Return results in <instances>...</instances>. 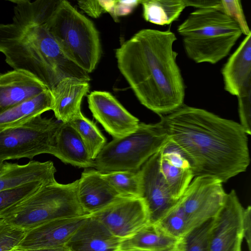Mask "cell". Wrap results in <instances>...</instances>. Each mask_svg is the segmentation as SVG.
<instances>
[{"label": "cell", "mask_w": 251, "mask_h": 251, "mask_svg": "<svg viewBox=\"0 0 251 251\" xmlns=\"http://www.w3.org/2000/svg\"><path fill=\"white\" fill-rule=\"evenodd\" d=\"M100 2L105 12L109 13L117 22L119 17L130 14L140 4L141 0H100Z\"/></svg>", "instance_id": "obj_33"}, {"label": "cell", "mask_w": 251, "mask_h": 251, "mask_svg": "<svg viewBox=\"0 0 251 251\" xmlns=\"http://www.w3.org/2000/svg\"><path fill=\"white\" fill-rule=\"evenodd\" d=\"M251 207L244 208L243 214L244 239H245L249 251H251Z\"/></svg>", "instance_id": "obj_36"}, {"label": "cell", "mask_w": 251, "mask_h": 251, "mask_svg": "<svg viewBox=\"0 0 251 251\" xmlns=\"http://www.w3.org/2000/svg\"><path fill=\"white\" fill-rule=\"evenodd\" d=\"M68 123L77 132L91 159L95 160L106 144V139L96 124L81 112L72 117Z\"/></svg>", "instance_id": "obj_26"}, {"label": "cell", "mask_w": 251, "mask_h": 251, "mask_svg": "<svg viewBox=\"0 0 251 251\" xmlns=\"http://www.w3.org/2000/svg\"><path fill=\"white\" fill-rule=\"evenodd\" d=\"M170 30L143 29L116 50L118 67L140 103L161 115L182 105L185 86Z\"/></svg>", "instance_id": "obj_3"}, {"label": "cell", "mask_w": 251, "mask_h": 251, "mask_svg": "<svg viewBox=\"0 0 251 251\" xmlns=\"http://www.w3.org/2000/svg\"><path fill=\"white\" fill-rule=\"evenodd\" d=\"M244 210L235 190L226 193L223 206L213 218L208 235L209 251H241Z\"/></svg>", "instance_id": "obj_10"}, {"label": "cell", "mask_w": 251, "mask_h": 251, "mask_svg": "<svg viewBox=\"0 0 251 251\" xmlns=\"http://www.w3.org/2000/svg\"><path fill=\"white\" fill-rule=\"evenodd\" d=\"M222 11L232 18L239 25L242 33L246 36L251 33L247 23L241 1L222 0Z\"/></svg>", "instance_id": "obj_34"}, {"label": "cell", "mask_w": 251, "mask_h": 251, "mask_svg": "<svg viewBox=\"0 0 251 251\" xmlns=\"http://www.w3.org/2000/svg\"><path fill=\"white\" fill-rule=\"evenodd\" d=\"M3 163H4V162H2L1 160H0V169L1 168V166H2V165Z\"/></svg>", "instance_id": "obj_39"}, {"label": "cell", "mask_w": 251, "mask_h": 251, "mask_svg": "<svg viewBox=\"0 0 251 251\" xmlns=\"http://www.w3.org/2000/svg\"></svg>", "instance_id": "obj_40"}, {"label": "cell", "mask_w": 251, "mask_h": 251, "mask_svg": "<svg viewBox=\"0 0 251 251\" xmlns=\"http://www.w3.org/2000/svg\"><path fill=\"white\" fill-rule=\"evenodd\" d=\"M52 97L47 90L37 96L0 112V130L20 126L52 110Z\"/></svg>", "instance_id": "obj_23"}, {"label": "cell", "mask_w": 251, "mask_h": 251, "mask_svg": "<svg viewBox=\"0 0 251 251\" xmlns=\"http://www.w3.org/2000/svg\"><path fill=\"white\" fill-rule=\"evenodd\" d=\"M144 19L158 25H170L180 16L186 5L184 0H141Z\"/></svg>", "instance_id": "obj_25"}, {"label": "cell", "mask_w": 251, "mask_h": 251, "mask_svg": "<svg viewBox=\"0 0 251 251\" xmlns=\"http://www.w3.org/2000/svg\"><path fill=\"white\" fill-rule=\"evenodd\" d=\"M46 26L69 59L88 74L95 70L101 46L99 32L92 21L68 1L60 0Z\"/></svg>", "instance_id": "obj_5"}, {"label": "cell", "mask_w": 251, "mask_h": 251, "mask_svg": "<svg viewBox=\"0 0 251 251\" xmlns=\"http://www.w3.org/2000/svg\"><path fill=\"white\" fill-rule=\"evenodd\" d=\"M179 239L167 234L156 225L150 224L132 236L123 239L120 250L176 251Z\"/></svg>", "instance_id": "obj_24"}, {"label": "cell", "mask_w": 251, "mask_h": 251, "mask_svg": "<svg viewBox=\"0 0 251 251\" xmlns=\"http://www.w3.org/2000/svg\"><path fill=\"white\" fill-rule=\"evenodd\" d=\"M219 179L197 176L192 180L179 200L185 215L188 233L218 214L226 193Z\"/></svg>", "instance_id": "obj_9"}, {"label": "cell", "mask_w": 251, "mask_h": 251, "mask_svg": "<svg viewBox=\"0 0 251 251\" xmlns=\"http://www.w3.org/2000/svg\"><path fill=\"white\" fill-rule=\"evenodd\" d=\"M177 31L189 58L197 63L212 64L228 55L243 33L232 18L212 8L191 12Z\"/></svg>", "instance_id": "obj_4"}, {"label": "cell", "mask_w": 251, "mask_h": 251, "mask_svg": "<svg viewBox=\"0 0 251 251\" xmlns=\"http://www.w3.org/2000/svg\"><path fill=\"white\" fill-rule=\"evenodd\" d=\"M48 89L40 80L23 71L13 70L1 74L0 112L33 98Z\"/></svg>", "instance_id": "obj_17"}, {"label": "cell", "mask_w": 251, "mask_h": 251, "mask_svg": "<svg viewBox=\"0 0 251 251\" xmlns=\"http://www.w3.org/2000/svg\"><path fill=\"white\" fill-rule=\"evenodd\" d=\"M224 89L237 96L251 83V33L247 35L229 57L222 70Z\"/></svg>", "instance_id": "obj_21"}, {"label": "cell", "mask_w": 251, "mask_h": 251, "mask_svg": "<svg viewBox=\"0 0 251 251\" xmlns=\"http://www.w3.org/2000/svg\"><path fill=\"white\" fill-rule=\"evenodd\" d=\"M159 168L172 196L178 200L194 176L188 161L170 139L160 150Z\"/></svg>", "instance_id": "obj_18"}, {"label": "cell", "mask_w": 251, "mask_h": 251, "mask_svg": "<svg viewBox=\"0 0 251 251\" xmlns=\"http://www.w3.org/2000/svg\"><path fill=\"white\" fill-rule=\"evenodd\" d=\"M77 4L87 15L94 18H97L105 13L99 0H78Z\"/></svg>", "instance_id": "obj_35"}, {"label": "cell", "mask_w": 251, "mask_h": 251, "mask_svg": "<svg viewBox=\"0 0 251 251\" xmlns=\"http://www.w3.org/2000/svg\"><path fill=\"white\" fill-rule=\"evenodd\" d=\"M26 231L14 227L0 218V251H10L16 248Z\"/></svg>", "instance_id": "obj_31"}, {"label": "cell", "mask_w": 251, "mask_h": 251, "mask_svg": "<svg viewBox=\"0 0 251 251\" xmlns=\"http://www.w3.org/2000/svg\"><path fill=\"white\" fill-rule=\"evenodd\" d=\"M1 75V74L0 73V75Z\"/></svg>", "instance_id": "obj_41"}, {"label": "cell", "mask_w": 251, "mask_h": 251, "mask_svg": "<svg viewBox=\"0 0 251 251\" xmlns=\"http://www.w3.org/2000/svg\"><path fill=\"white\" fill-rule=\"evenodd\" d=\"M94 118L113 139L124 137L136 130L139 120L130 114L109 92L94 91L88 96Z\"/></svg>", "instance_id": "obj_13"}, {"label": "cell", "mask_w": 251, "mask_h": 251, "mask_svg": "<svg viewBox=\"0 0 251 251\" xmlns=\"http://www.w3.org/2000/svg\"><path fill=\"white\" fill-rule=\"evenodd\" d=\"M89 82L75 77L60 80L51 91L52 110L57 120L67 123L81 111L82 98L89 90Z\"/></svg>", "instance_id": "obj_20"}, {"label": "cell", "mask_w": 251, "mask_h": 251, "mask_svg": "<svg viewBox=\"0 0 251 251\" xmlns=\"http://www.w3.org/2000/svg\"><path fill=\"white\" fill-rule=\"evenodd\" d=\"M52 155L62 162L75 167L94 168V160L90 158L77 132L68 123H60Z\"/></svg>", "instance_id": "obj_22"}, {"label": "cell", "mask_w": 251, "mask_h": 251, "mask_svg": "<svg viewBox=\"0 0 251 251\" xmlns=\"http://www.w3.org/2000/svg\"><path fill=\"white\" fill-rule=\"evenodd\" d=\"M78 179L61 184H45L10 209L2 218L10 225L27 230L45 222L87 214L77 197Z\"/></svg>", "instance_id": "obj_6"}, {"label": "cell", "mask_w": 251, "mask_h": 251, "mask_svg": "<svg viewBox=\"0 0 251 251\" xmlns=\"http://www.w3.org/2000/svg\"><path fill=\"white\" fill-rule=\"evenodd\" d=\"M77 197L82 209L87 214L95 213L123 198L102 173L96 169L86 170L78 179Z\"/></svg>", "instance_id": "obj_15"}, {"label": "cell", "mask_w": 251, "mask_h": 251, "mask_svg": "<svg viewBox=\"0 0 251 251\" xmlns=\"http://www.w3.org/2000/svg\"><path fill=\"white\" fill-rule=\"evenodd\" d=\"M160 151L140 169L141 197L146 203L150 224H154L178 202L172 196L160 171Z\"/></svg>", "instance_id": "obj_12"}, {"label": "cell", "mask_w": 251, "mask_h": 251, "mask_svg": "<svg viewBox=\"0 0 251 251\" xmlns=\"http://www.w3.org/2000/svg\"><path fill=\"white\" fill-rule=\"evenodd\" d=\"M169 140L161 119L155 124L140 123L133 132L106 143L94 160V168L102 173L138 171Z\"/></svg>", "instance_id": "obj_7"}, {"label": "cell", "mask_w": 251, "mask_h": 251, "mask_svg": "<svg viewBox=\"0 0 251 251\" xmlns=\"http://www.w3.org/2000/svg\"><path fill=\"white\" fill-rule=\"evenodd\" d=\"M90 215L56 219L42 223L26 230L16 248L31 251L66 245Z\"/></svg>", "instance_id": "obj_14"}, {"label": "cell", "mask_w": 251, "mask_h": 251, "mask_svg": "<svg viewBox=\"0 0 251 251\" xmlns=\"http://www.w3.org/2000/svg\"><path fill=\"white\" fill-rule=\"evenodd\" d=\"M102 175L122 197H141L140 170L136 172L113 171L102 173Z\"/></svg>", "instance_id": "obj_27"}, {"label": "cell", "mask_w": 251, "mask_h": 251, "mask_svg": "<svg viewBox=\"0 0 251 251\" xmlns=\"http://www.w3.org/2000/svg\"><path fill=\"white\" fill-rule=\"evenodd\" d=\"M212 220H208L180 238L176 251H209L208 235Z\"/></svg>", "instance_id": "obj_30"}, {"label": "cell", "mask_w": 251, "mask_h": 251, "mask_svg": "<svg viewBox=\"0 0 251 251\" xmlns=\"http://www.w3.org/2000/svg\"><path fill=\"white\" fill-rule=\"evenodd\" d=\"M154 224L166 233L176 239L181 238L188 233L186 218L179 200Z\"/></svg>", "instance_id": "obj_29"}, {"label": "cell", "mask_w": 251, "mask_h": 251, "mask_svg": "<svg viewBox=\"0 0 251 251\" xmlns=\"http://www.w3.org/2000/svg\"><path fill=\"white\" fill-rule=\"evenodd\" d=\"M60 123L39 115L18 126L0 130V160L53 155Z\"/></svg>", "instance_id": "obj_8"}, {"label": "cell", "mask_w": 251, "mask_h": 251, "mask_svg": "<svg viewBox=\"0 0 251 251\" xmlns=\"http://www.w3.org/2000/svg\"><path fill=\"white\" fill-rule=\"evenodd\" d=\"M123 240L90 214L66 245L71 251H119Z\"/></svg>", "instance_id": "obj_16"}, {"label": "cell", "mask_w": 251, "mask_h": 251, "mask_svg": "<svg viewBox=\"0 0 251 251\" xmlns=\"http://www.w3.org/2000/svg\"><path fill=\"white\" fill-rule=\"evenodd\" d=\"M240 125L246 133L251 134V83L245 86L237 96Z\"/></svg>", "instance_id": "obj_32"}, {"label": "cell", "mask_w": 251, "mask_h": 251, "mask_svg": "<svg viewBox=\"0 0 251 251\" xmlns=\"http://www.w3.org/2000/svg\"><path fill=\"white\" fill-rule=\"evenodd\" d=\"M10 251H23L19 250V249H18L17 248H15V249H13V250H11Z\"/></svg>", "instance_id": "obj_38"}, {"label": "cell", "mask_w": 251, "mask_h": 251, "mask_svg": "<svg viewBox=\"0 0 251 251\" xmlns=\"http://www.w3.org/2000/svg\"><path fill=\"white\" fill-rule=\"evenodd\" d=\"M56 172L50 160H31L24 165L4 162L0 170V191L36 181H54Z\"/></svg>", "instance_id": "obj_19"}, {"label": "cell", "mask_w": 251, "mask_h": 251, "mask_svg": "<svg viewBox=\"0 0 251 251\" xmlns=\"http://www.w3.org/2000/svg\"><path fill=\"white\" fill-rule=\"evenodd\" d=\"M60 0H14L12 20L0 24V53L13 70L30 74L50 91L66 77L89 81L88 73L69 59L46 23Z\"/></svg>", "instance_id": "obj_2"}, {"label": "cell", "mask_w": 251, "mask_h": 251, "mask_svg": "<svg viewBox=\"0 0 251 251\" xmlns=\"http://www.w3.org/2000/svg\"><path fill=\"white\" fill-rule=\"evenodd\" d=\"M92 214L122 239L132 236L150 224L147 207L141 197L122 198Z\"/></svg>", "instance_id": "obj_11"}, {"label": "cell", "mask_w": 251, "mask_h": 251, "mask_svg": "<svg viewBox=\"0 0 251 251\" xmlns=\"http://www.w3.org/2000/svg\"><path fill=\"white\" fill-rule=\"evenodd\" d=\"M71 251V250L66 246L64 245L59 246L41 249L31 251Z\"/></svg>", "instance_id": "obj_37"}, {"label": "cell", "mask_w": 251, "mask_h": 251, "mask_svg": "<svg viewBox=\"0 0 251 251\" xmlns=\"http://www.w3.org/2000/svg\"><path fill=\"white\" fill-rule=\"evenodd\" d=\"M160 117L194 177H210L223 183L247 169L248 134L240 124L184 104Z\"/></svg>", "instance_id": "obj_1"}, {"label": "cell", "mask_w": 251, "mask_h": 251, "mask_svg": "<svg viewBox=\"0 0 251 251\" xmlns=\"http://www.w3.org/2000/svg\"><path fill=\"white\" fill-rule=\"evenodd\" d=\"M51 182L52 181H36L0 191V218H2L10 209L42 186Z\"/></svg>", "instance_id": "obj_28"}]
</instances>
